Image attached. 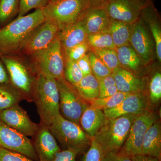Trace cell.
I'll list each match as a JSON object with an SVG mask.
<instances>
[{"label":"cell","instance_id":"60d3db41","mask_svg":"<svg viewBox=\"0 0 161 161\" xmlns=\"http://www.w3.org/2000/svg\"><path fill=\"white\" fill-rule=\"evenodd\" d=\"M98 81L99 83V92L115 85V80L112 75L98 79Z\"/></svg>","mask_w":161,"mask_h":161},{"label":"cell","instance_id":"30bf717a","mask_svg":"<svg viewBox=\"0 0 161 161\" xmlns=\"http://www.w3.org/2000/svg\"><path fill=\"white\" fill-rule=\"evenodd\" d=\"M59 30L58 23L45 19L32 31L23 41L19 52L31 56L44 49L57 37Z\"/></svg>","mask_w":161,"mask_h":161},{"label":"cell","instance_id":"7402d4cb","mask_svg":"<svg viewBox=\"0 0 161 161\" xmlns=\"http://www.w3.org/2000/svg\"><path fill=\"white\" fill-rule=\"evenodd\" d=\"M158 159L161 158V128L160 123L156 121L149 128L143 141L142 153Z\"/></svg>","mask_w":161,"mask_h":161},{"label":"cell","instance_id":"484cf974","mask_svg":"<svg viewBox=\"0 0 161 161\" xmlns=\"http://www.w3.org/2000/svg\"><path fill=\"white\" fill-rule=\"evenodd\" d=\"M24 100L23 95L11 83L0 84V112Z\"/></svg>","mask_w":161,"mask_h":161},{"label":"cell","instance_id":"5b68a950","mask_svg":"<svg viewBox=\"0 0 161 161\" xmlns=\"http://www.w3.org/2000/svg\"><path fill=\"white\" fill-rule=\"evenodd\" d=\"M30 57L36 73H41L56 80L64 78V56L57 37L46 48Z\"/></svg>","mask_w":161,"mask_h":161},{"label":"cell","instance_id":"7bdbcfd3","mask_svg":"<svg viewBox=\"0 0 161 161\" xmlns=\"http://www.w3.org/2000/svg\"><path fill=\"white\" fill-rule=\"evenodd\" d=\"M10 83L6 67L0 62V84Z\"/></svg>","mask_w":161,"mask_h":161},{"label":"cell","instance_id":"b9f144b4","mask_svg":"<svg viewBox=\"0 0 161 161\" xmlns=\"http://www.w3.org/2000/svg\"><path fill=\"white\" fill-rule=\"evenodd\" d=\"M88 8H103L108 0H85Z\"/></svg>","mask_w":161,"mask_h":161},{"label":"cell","instance_id":"603a6c76","mask_svg":"<svg viewBox=\"0 0 161 161\" xmlns=\"http://www.w3.org/2000/svg\"><path fill=\"white\" fill-rule=\"evenodd\" d=\"M120 67L136 76L142 73L146 66L131 45H125L115 48Z\"/></svg>","mask_w":161,"mask_h":161},{"label":"cell","instance_id":"cb8c5ba5","mask_svg":"<svg viewBox=\"0 0 161 161\" xmlns=\"http://www.w3.org/2000/svg\"><path fill=\"white\" fill-rule=\"evenodd\" d=\"M133 24L111 19L108 32L112 36L115 48L130 45Z\"/></svg>","mask_w":161,"mask_h":161},{"label":"cell","instance_id":"2e32d148","mask_svg":"<svg viewBox=\"0 0 161 161\" xmlns=\"http://www.w3.org/2000/svg\"><path fill=\"white\" fill-rule=\"evenodd\" d=\"M147 101L142 92L130 93L117 106L104 110L107 118H115L125 115H137L146 111Z\"/></svg>","mask_w":161,"mask_h":161},{"label":"cell","instance_id":"f1b7e54d","mask_svg":"<svg viewBox=\"0 0 161 161\" xmlns=\"http://www.w3.org/2000/svg\"><path fill=\"white\" fill-rule=\"evenodd\" d=\"M64 77L74 86L80 82L83 76L76 61L64 59Z\"/></svg>","mask_w":161,"mask_h":161},{"label":"cell","instance_id":"e0dca14e","mask_svg":"<svg viewBox=\"0 0 161 161\" xmlns=\"http://www.w3.org/2000/svg\"><path fill=\"white\" fill-rule=\"evenodd\" d=\"M87 36L85 28L80 20L60 27L57 35L63 52L85 42Z\"/></svg>","mask_w":161,"mask_h":161},{"label":"cell","instance_id":"ac0fdd59","mask_svg":"<svg viewBox=\"0 0 161 161\" xmlns=\"http://www.w3.org/2000/svg\"><path fill=\"white\" fill-rule=\"evenodd\" d=\"M79 20L88 35L108 31L111 19L103 8H89Z\"/></svg>","mask_w":161,"mask_h":161},{"label":"cell","instance_id":"277c9868","mask_svg":"<svg viewBox=\"0 0 161 161\" xmlns=\"http://www.w3.org/2000/svg\"><path fill=\"white\" fill-rule=\"evenodd\" d=\"M48 127L63 150L70 148L82 153L91 145V139L80 126L60 114Z\"/></svg>","mask_w":161,"mask_h":161},{"label":"cell","instance_id":"ab89813d","mask_svg":"<svg viewBox=\"0 0 161 161\" xmlns=\"http://www.w3.org/2000/svg\"><path fill=\"white\" fill-rule=\"evenodd\" d=\"M76 62L82 72L83 77L92 74L89 58L88 53L85 55Z\"/></svg>","mask_w":161,"mask_h":161},{"label":"cell","instance_id":"83f0119b","mask_svg":"<svg viewBox=\"0 0 161 161\" xmlns=\"http://www.w3.org/2000/svg\"><path fill=\"white\" fill-rule=\"evenodd\" d=\"M128 94L118 92L112 96L97 98L90 102V106L102 111L110 109L118 105Z\"/></svg>","mask_w":161,"mask_h":161},{"label":"cell","instance_id":"d4e9b609","mask_svg":"<svg viewBox=\"0 0 161 161\" xmlns=\"http://www.w3.org/2000/svg\"><path fill=\"white\" fill-rule=\"evenodd\" d=\"M75 87L80 97L89 103L99 96L98 80L92 74L83 77Z\"/></svg>","mask_w":161,"mask_h":161},{"label":"cell","instance_id":"6da1fadb","mask_svg":"<svg viewBox=\"0 0 161 161\" xmlns=\"http://www.w3.org/2000/svg\"><path fill=\"white\" fill-rule=\"evenodd\" d=\"M45 20L43 10L16 19L0 29V51L6 53L19 51L22 43L32 31Z\"/></svg>","mask_w":161,"mask_h":161},{"label":"cell","instance_id":"52a82bcc","mask_svg":"<svg viewBox=\"0 0 161 161\" xmlns=\"http://www.w3.org/2000/svg\"><path fill=\"white\" fill-rule=\"evenodd\" d=\"M88 9L85 0H58L42 10L45 19L56 22L60 28L78 21Z\"/></svg>","mask_w":161,"mask_h":161},{"label":"cell","instance_id":"ffe728a7","mask_svg":"<svg viewBox=\"0 0 161 161\" xmlns=\"http://www.w3.org/2000/svg\"><path fill=\"white\" fill-rule=\"evenodd\" d=\"M140 17L147 24L154 40L156 58L161 62V26L160 18L153 3L145 6L141 12Z\"/></svg>","mask_w":161,"mask_h":161},{"label":"cell","instance_id":"ee69618b","mask_svg":"<svg viewBox=\"0 0 161 161\" xmlns=\"http://www.w3.org/2000/svg\"><path fill=\"white\" fill-rule=\"evenodd\" d=\"M132 158L133 161H160L155 158L144 154L134 156Z\"/></svg>","mask_w":161,"mask_h":161},{"label":"cell","instance_id":"7c38bea8","mask_svg":"<svg viewBox=\"0 0 161 161\" xmlns=\"http://www.w3.org/2000/svg\"><path fill=\"white\" fill-rule=\"evenodd\" d=\"M0 147L39 161L31 140L0 121Z\"/></svg>","mask_w":161,"mask_h":161},{"label":"cell","instance_id":"1f68e13d","mask_svg":"<svg viewBox=\"0 0 161 161\" xmlns=\"http://www.w3.org/2000/svg\"><path fill=\"white\" fill-rule=\"evenodd\" d=\"M88 55L92 74L98 80L112 75V71L104 64L93 52L90 51L88 53Z\"/></svg>","mask_w":161,"mask_h":161},{"label":"cell","instance_id":"bcb514c9","mask_svg":"<svg viewBox=\"0 0 161 161\" xmlns=\"http://www.w3.org/2000/svg\"><path fill=\"white\" fill-rule=\"evenodd\" d=\"M58 1V0H50V2H55V1Z\"/></svg>","mask_w":161,"mask_h":161},{"label":"cell","instance_id":"f6af8a7d","mask_svg":"<svg viewBox=\"0 0 161 161\" xmlns=\"http://www.w3.org/2000/svg\"><path fill=\"white\" fill-rule=\"evenodd\" d=\"M144 6H147L152 3V0H136Z\"/></svg>","mask_w":161,"mask_h":161},{"label":"cell","instance_id":"9c48e42d","mask_svg":"<svg viewBox=\"0 0 161 161\" xmlns=\"http://www.w3.org/2000/svg\"><path fill=\"white\" fill-rule=\"evenodd\" d=\"M156 120L155 114L147 110L136 115L126 140L119 150L120 152L131 157L142 154V146L145 134Z\"/></svg>","mask_w":161,"mask_h":161},{"label":"cell","instance_id":"5bb4252c","mask_svg":"<svg viewBox=\"0 0 161 161\" xmlns=\"http://www.w3.org/2000/svg\"><path fill=\"white\" fill-rule=\"evenodd\" d=\"M145 7L136 0H108L103 7L111 19L133 24Z\"/></svg>","mask_w":161,"mask_h":161},{"label":"cell","instance_id":"74e56055","mask_svg":"<svg viewBox=\"0 0 161 161\" xmlns=\"http://www.w3.org/2000/svg\"><path fill=\"white\" fill-rule=\"evenodd\" d=\"M80 153L78 150L70 148L61 150L56 154L53 161H76L77 156Z\"/></svg>","mask_w":161,"mask_h":161},{"label":"cell","instance_id":"f546056e","mask_svg":"<svg viewBox=\"0 0 161 161\" xmlns=\"http://www.w3.org/2000/svg\"><path fill=\"white\" fill-rule=\"evenodd\" d=\"M20 0H0V23H4L18 14Z\"/></svg>","mask_w":161,"mask_h":161},{"label":"cell","instance_id":"4316f807","mask_svg":"<svg viewBox=\"0 0 161 161\" xmlns=\"http://www.w3.org/2000/svg\"><path fill=\"white\" fill-rule=\"evenodd\" d=\"M86 42L89 47L90 51L116 48L108 31L88 35Z\"/></svg>","mask_w":161,"mask_h":161},{"label":"cell","instance_id":"9a60e30c","mask_svg":"<svg viewBox=\"0 0 161 161\" xmlns=\"http://www.w3.org/2000/svg\"><path fill=\"white\" fill-rule=\"evenodd\" d=\"M32 141L39 161H53L61 150L58 142L48 126L40 123L38 130Z\"/></svg>","mask_w":161,"mask_h":161},{"label":"cell","instance_id":"8d00e7d4","mask_svg":"<svg viewBox=\"0 0 161 161\" xmlns=\"http://www.w3.org/2000/svg\"><path fill=\"white\" fill-rule=\"evenodd\" d=\"M0 161H37L19 153L0 147Z\"/></svg>","mask_w":161,"mask_h":161},{"label":"cell","instance_id":"e575fe53","mask_svg":"<svg viewBox=\"0 0 161 161\" xmlns=\"http://www.w3.org/2000/svg\"><path fill=\"white\" fill-rule=\"evenodd\" d=\"M105 154L102 148L93 138L88 150L80 161H103Z\"/></svg>","mask_w":161,"mask_h":161},{"label":"cell","instance_id":"3957f363","mask_svg":"<svg viewBox=\"0 0 161 161\" xmlns=\"http://www.w3.org/2000/svg\"><path fill=\"white\" fill-rule=\"evenodd\" d=\"M136 116L129 115L107 118L105 124L93 138L105 153L120 150L126 140Z\"/></svg>","mask_w":161,"mask_h":161},{"label":"cell","instance_id":"ba28073f","mask_svg":"<svg viewBox=\"0 0 161 161\" xmlns=\"http://www.w3.org/2000/svg\"><path fill=\"white\" fill-rule=\"evenodd\" d=\"M57 81L59 90L60 115L65 119L80 125V117L88 106L86 101L80 97L75 86L64 78L57 79Z\"/></svg>","mask_w":161,"mask_h":161},{"label":"cell","instance_id":"d6986e66","mask_svg":"<svg viewBox=\"0 0 161 161\" xmlns=\"http://www.w3.org/2000/svg\"><path fill=\"white\" fill-rule=\"evenodd\" d=\"M118 92L130 93L142 92L145 88L142 79L119 66L112 71Z\"/></svg>","mask_w":161,"mask_h":161},{"label":"cell","instance_id":"7a4b0ae2","mask_svg":"<svg viewBox=\"0 0 161 161\" xmlns=\"http://www.w3.org/2000/svg\"><path fill=\"white\" fill-rule=\"evenodd\" d=\"M33 101L36 106L40 123L48 126L60 115L57 80L37 73L34 88Z\"/></svg>","mask_w":161,"mask_h":161},{"label":"cell","instance_id":"8fae6325","mask_svg":"<svg viewBox=\"0 0 161 161\" xmlns=\"http://www.w3.org/2000/svg\"><path fill=\"white\" fill-rule=\"evenodd\" d=\"M130 45L146 66L156 57L154 40L147 24L141 17L132 25Z\"/></svg>","mask_w":161,"mask_h":161},{"label":"cell","instance_id":"d6a6232c","mask_svg":"<svg viewBox=\"0 0 161 161\" xmlns=\"http://www.w3.org/2000/svg\"><path fill=\"white\" fill-rule=\"evenodd\" d=\"M50 0H20L18 17H21L33 9H43L49 4Z\"/></svg>","mask_w":161,"mask_h":161},{"label":"cell","instance_id":"8992f818","mask_svg":"<svg viewBox=\"0 0 161 161\" xmlns=\"http://www.w3.org/2000/svg\"><path fill=\"white\" fill-rule=\"evenodd\" d=\"M10 83L23 95L25 100L33 102L34 88L37 73L26 66L23 61L6 56L1 57Z\"/></svg>","mask_w":161,"mask_h":161},{"label":"cell","instance_id":"4dcf8cb0","mask_svg":"<svg viewBox=\"0 0 161 161\" xmlns=\"http://www.w3.org/2000/svg\"><path fill=\"white\" fill-rule=\"evenodd\" d=\"M112 71L120 66L119 62L117 52L115 49H103L91 51Z\"/></svg>","mask_w":161,"mask_h":161},{"label":"cell","instance_id":"44dd1931","mask_svg":"<svg viewBox=\"0 0 161 161\" xmlns=\"http://www.w3.org/2000/svg\"><path fill=\"white\" fill-rule=\"evenodd\" d=\"M106 119L103 111L88 106L82 113L79 124L81 129L92 140L103 126Z\"/></svg>","mask_w":161,"mask_h":161},{"label":"cell","instance_id":"4fadbf2b","mask_svg":"<svg viewBox=\"0 0 161 161\" xmlns=\"http://www.w3.org/2000/svg\"><path fill=\"white\" fill-rule=\"evenodd\" d=\"M0 121L27 137H33L39 127L19 104L0 112Z\"/></svg>","mask_w":161,"mask_h":161},{"label":"cell","instance_id":"d590c367","mask_svg":"<svg viewBox=\"0 0 161 161\" xmlns=\"http://www.w3.org/2000/svg\"><path fill=\"white\" fill-rule=\"evenodd\" d=\"M90 51L86 42L80 43L70 49L63 52L64 59L77 61Z\"/></svg>","mask_w":161,"mask_h":161},{"label":"cell","instance_id":"836d02e7","mask_svg":"<svg viewBox=\"0 0 161 161\" xmlns=\"http://www.w3.org/2000/svg\"><path fill=\"white\" fill-rule=\"evenodd\" d=\"M150 99L151 102L156 103L161 98V74L160 70L154 72L149 84Z\"/></svg>","mask_w":161,"mask_h":161},{"label":"cell","instance_id":"f35d334b","mask_svg":"<svg viewBox=\"0 0 161 161\" xmlns=\"http://www.w3.org/2000/svg\"><path fill=\"white\" fill-rule=\"evenodd\" d=\"M103 161H133L132 157L120 151H111L105 153Z\"/></svg>","mask_w":161,"mask_h":161}]
</instances>
